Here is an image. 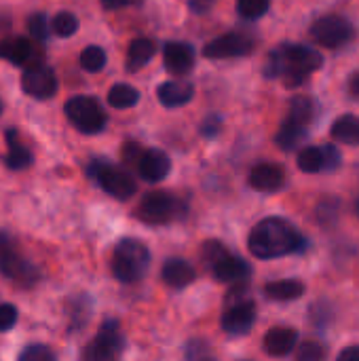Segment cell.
<instances>
[{"label": "cell", "instance_id": "cell-15", "mask_svg": "<svg viewBox=\"0 0 359 361\" xmlns=\"http://www.w3.org/2000/svg\"><path fill=\"white\" fill-rule=\"evenodd\" d=\"M298 345V332L288 326L271 328L264 336V351L271 357H284Z\"/></svg>", "mask_w": 359, "mask_h": 361}, {"label": "cell", "instance_id": "cell-29", "mask_svg": "<svg viewBox=\"0 0 359 361\" xmlns=\"http://www.w3.org/2000/svg\"><path fill=\"white\" fill-rule=\"evenodd\" d=\"M80 66L87 72H99V70H104V66H106V53H104V49H99L95 44L93 47H87L80 53Z\"/></svg>", "mask_w": 359, "mask_h": 361}, {"label": "cell", "instance_id": "cell-10", "mask_svg": "<svg viewBox=\"0 0 359 361\" xmlns=\"http://www.w3.org/2000/svg\"><path fill=\"white\" fill-rule=\"evenodd\" d=\"M0 275L15 279V281H21V283L34 279L30 264L21 258L15 243L2 233H0Z\"/></svg>", "mask_w": 359, "mask_h": 361}, {"label": "cell", "instance_id": "cell-38", "mask_svg": "<svg viewBox=\"0 0 359 361\" xmlns=\"http://www.w3.org/2000/svg\"><path fill=\"white\" fill-rule=\"evenodd\" d=\"M218 0H188V6L195 11V13H207Z\"/></svg>", "mask_w": 359, "mask_h": 361}, {"label": "cell", "instance_id": "cell-3", "mask_svg": "<svg viewBox=\"0 0 359 361\" xmlns=\"http://www.w3.org/2000/svg\"><path fill=\"white\" fill-rule=\"evenodd\" d=\"M150 267V252L138 239H123L112 254V275L121 283L140 281Z\"/></svg>", "mask_w": 359, "mask_h": 361}, {"label": "cell", "instance_id": "cell-9", "mask_svg": "<svg viewBox=\"0 0 359 361\" xmlns=\"http://www.w3.org/2000/svg\"><path fill=\"white\" fill-rule=\"evenodd\" d=\"M21 87L28 95L36 99H49L57 93V76L51 68L47 66H32L25 68L21 76Z\"/></svg>", "mask_w": 359, "mask_h": 361}, {"label": "cell", "instance_id": "cell-4", "mask_svg": "<svg viewBox=\"0 0 359 361\" xmlns=\"http://www.w3.org/2000/svg\"><path fill=\"white\" fill-rule=\"evenodd\" d=\"M182 214H184V205L165 190L148 192L140 201L135 212V216L146 224H167L171 220H178Z\"/></svg>", "mask_w": 359, "mask_h": 361}, {"label": "cell", "instance_id": "cell-13", "mask_svg": "<svg viewBox=\"0 0 359 361\" xmlns=\"http://www.w3.org/2000/svg\"><path fill=\"white\" fill-rule=\"evenodd\" d=\"M135 167H138V173H140L142 180H146V182H161V180L167 178L171 163H169V157L163 150L150 148V150H142L140 152V157L135 161Z\"/></svg>", "mask_w": 359, "mask_h": 361}, {"label": "cell", "instance_id": "cell-26", "mask_svg": "<svg viewBox=\"0 0 359 361\" xmlns=\"http://www.w3.org/2000/svg\"><path fill=\"white\" fill-rule=\"evenodd\" d=\"M313 114H315V106H313V102L309 97L298 95V97H294L290 102L288 121H292V123H296V125L307 129L311 125V121H313Z\"/></svg>", "mask_w": 359, "mask_h": 361}, {"label": "cell", "instance_id": "cell-1", "mask_svg": "<svg viewBox=\"0 0 359 361\" xmlns=\"http://www.w3.org/2000/svg\"><path fill=\"white\" fill-rule=\"evenodd\" d=\"M250 252L260 260H273L288 254H298L305 250L303 235L284 218L260 220L248 239Z\"/></svg>", "mask_w": 359, "mask_h": 361}, {"label": "cell", "instance_id": "cell-14", "mask_svg": "<svg viewBox=\"0 0 359 361\" xmlns=\"http://www.w3.org/2000/svg\"><path fill=\"white\" fill-rule=\"evenodd\" d=\"M286 184V171L277 163H260L250 171V186L260 192H275Z\"/></svg>", "mask_w": 359, "mask_h": 361}, {"label": "cell", "instance_id": "cell-8", "mask_svg": "<svg viewBox=\"0 0 359 361\" xmlns=\"http://www.w3.org/2000/svg\"><path fill=\"white\" fill-rule=\"evenodd\" d=\"M311 36L322 47L341 49L353 38V25L341 15H326L311 25Z\"/></svg>", "mask_w": 359, "mask_h": 361}, {"label": "cell", "instance_id": "cell-12", "mask_svg": "<svg viewBox=\"0 0 359 361\" xmlns=\"http://www.w3.org/2000/svg\"><path fill=\"white\" fill-rule=\"evenodd\" d=\"M256 322V305L252 300H241L229 307V311L222 315V330L229 334H248Z\"/></svg>", "mask_w": 359, "mask_h": 361}, {"label": "cell", "instance_id": "cell-30", "mask_svg": "<svg viewBox=\"0 0 359 361\" xmlns=\"http://www.w3.org/2000/svg\"><path fill=\"white\" fill-rule=\"evenodd\" d=\"M51 30H53L59 38H68V36H72V34L78 30V19H76L72 13L63 11V13H59V15L53 17Z\"/></svg>", "mask_w": 359, "mask_h": 361}, {"label": "cell", "instance_id": "cell-43", "mask_svg": "<svg viewBox=\"0 0 359 361\" xmlns=\"http://www.w3.org/2000/svg\"><path fill=\"white\" fill-rule=\"evenodd\" d=\"M0 110H2V104H0Z\"/></svg>", "mask_w": 359, "mask_h": 361}, {"label": "cell", "instance_id": "cell-27", "mask_svg": "<svg viewBox=\"0 0 359 361\" xmlns=\"http://www.w3.org/2000/svg\"><path fill=\"white\" fill-rule=\"evenodd\" d=\"M296 165L305 173H317L324 171V152L317 146H307L298 152Z\"/></svg>", "mask_w": 359, "mask_h": 361}, {"label": "cell", "instance_id": "cell-23", "mask_svg": "<svg viewBox=\"0 0 359 361\" xmlns=\"http://www.w3.org/2000/svg\"><path fill=\"white\" fill-rule=\"evenodd\" d=\"M6 146H8V150H6L4 163H6L8 169H25V167H30L32 152L19 142V137H17V133L13 129L6 131Z\"/></svg>", "mask_w": 359, "mask_h": 361}, {"label": "cell", "instance_id": "cell-34", "mask_svg": "<svg viewBox=\"0 0 359 361\" xmlns=\"http://www.w3.org/2000/svg\"><path fill=\"white\" fill-rule=\"evenodd\" d=\"M17 361H55V355L49 347L44 345H30L21 351Z\"/></svg>", "mask_w": 359, "mask_h": 361}, {"label": "cell", "instance_id": "cell-6", "mask_svg": "<svg viewBox=\"0 0 359 361\" xmlns=\"http://www.w3.org/2000/svg\"><path fill=\"white\" fill-rule=\"evenodd\" d=\"M123 332L116 322H106L95 338L83 349L80 361H121L123 355Z\"/></svg>", "mask_w": 359, "mask_h": 361}, {"label": "cell", "instance_id": "cell-32", "mask_svg": "<svg viewBox=\"0 0 359 361\" xmlns=\"http://www.w3.org/2000/svg\"><path fill=\"white\" fill-rule=\"evenodd\" d=\"M326 360V347L315 343V341H307L303 345H298L296 351V361H324Z\"/></svg>", "mask_w": 359, "mask_h": 361}, {"label": "cell", "instance_id": "cell-28", "mask_svg": "<svg viewBox=\"0 0 359 361\" xmlns=\"http://www.w3.org/2000/svg\"><path fill=\"white\" fill-rule=\"evenodd\" d=\"M138 99H140V93L133 89V87H129V85H114L110 91H108V102H110V106H114V108H133L135 104H138Z\"/></svg>", "mask_w": 359, "mask_h": 361}, {"label": "cell", "instance_id": "cell-19", "mask_svg": "<svg viewBox=\"0 0 359 361\" xmlns=\"http://www.w3.org/2000/svg\"><path fill=\"white\" fill-rule=\"evenodd\" d=\"M0 57L8 59L11 63H17V66H25V63H30L28 68L40 66L34 59V47L25 38H11V40L0 42Z\"/></svg>", "mask_w": 359, "mask_h": 361}, {"label": "cell", "instance_id": "cell-16", "mask_svg": "<svg viewBox=\"0 0 359 361\" xmlns=\"http://www.w3.org/2000/svg\"><path fill=\"white\" fill-rule=\"evenodd\" d=\"M165 68L176 74V76H182L186 72L193 70V63H195V53H193V47L186 44V42H169L165 47Z\"/></svg>", "mask_w": 359, "mask_h": 361}, {"label": "cell", "instance_id": "cell-40", "mask_svg": "<svg viewBox=\"0 0 359 361\" xmlns=\"http://www.w3.org/2000/svg\"><path fill=\"white\" fill-rule=\"evenodd\" d=\"M140 0H102L104 8L108 11H114V8H123V6H129V4H135Z\"/></svg>", "mask_w": 359, "mask_h": 361}, {"label": "cell", "instance_id": "cell-2", "mask_svg": "<svg viewBox=\"0 0 359 361\" xmlns=\"http://www.w3.org/2000/svg\"><path fill=\"white\" fill-rule=\"evenodd\" d=\"M322 55L305 44H284L269 55L264 74L269 78H284L290 87L303 85L309 74L322 68Z\"/></svg>", "mask_w": 359, "mask_h": 361}, {"label": "cell", "instance_id": "cell-24", "mask_svg": "<svg viewBox=\"0 0 359 361\" xmlns=\"http://www.w3.org/2000/svg\"><path fill=\"white\" fill-rule=\"evenodd\" d=\"M154 42L150 38H138L131 42L129 51H127V70L129 72H135L140 68H144L152 57H154Z\"/></svg>", "mask_w": 359, "mask_h": 361}, {"label": "cell", "instance_id": "cell-18", "mask_svg": "<svg viewBox=\"0 0 359 361\" xmlns=\"http://www.w3.org/2000/svg\"><path fill=\"white\" fill-rule=\"evenodd\" d=\"M159 99L163 106L167 108H178V106H184L193 99L195 95V89L190 82H184V80H169V82H163L157 91Z\"/></svg>", "mask_w": 359, "mask_h": 361}, {"label": "cell", "instance_id": "cell-42", "mask_svg": "<svg viewBox=\"0 0 359 361\" xmlns=\"http://www.w3.org/2000/svg\"><path fill=\"white\" fill-rule=\"evenodd\" d=\"M355 214H358V218H359V199H358V203H355Z\"/></svg>", "mask_w": 359, "mask_h": 361}, {"label": "cell", "instance_id": "cell-7", "mask_svg": "<svg viewBox=\"0 0 359 361\" xmlns=\"http://www.w3.org/2000/svg\"><path fill=\"white\" fill-rule=\"evenodd\" d=\"M91 178L97 180V184L114 199H121V201H127L135 195L138 186H135V180L121 167H114V165H108V163H93L91 169H89Z\"/></svg>", "mask_w": 359, "mask_h": 361}, {"label": "cell", "instance_id": "cell-31", "mask_svg": "<svg viewBox=\"0 0 359 361\" xmlns=\"http://www.w3.org/2000/svg\"><path fill=\"white\" fill-rule=\"evenodd\" d=\"M226 254H229V252H226V247H224L220 241H205L203 247H201V260H203L209 269H214Z\"/></svg>", "mask_w": 359, "mask_h": 361}, {"label": "cell", "instance_id": "cell-20", "mask_svg": "<svg viewBox=\"0 0 359 361\" xmlns=\"http://www.w3.org/2000/svg\"><path fill=\"white\" fill-rule=\"evenodd\" d=\"M163 281L176 290L186 288L195 281V269L182 258H171L163 264Z\"/></svg>", "mask_w": 359, "mask_h": 361}, {"label": "cell", "instance_id": "cell-33", "mask_svg": "<svg viewBox=\"0 0 359 361\" xmlns=\"http://www.w3.org/2000/svg\"><path fill=\"white\" fill-rule=\"evenodd\" d=\"M269 0H237V11L245 19H258L267 13Z\"/></svg>", "mask_w": 359, "mask_h": 361}, {"label": "cell", "instance_id": "cell-11", "mask_svg": "<svg viewBox=\"0 0 359 361\" xmlns=\"http://www.w3.org/2000/svg\"><path fill=\"white\" fill-rule=\"evenodd\" d=\"M252 47H254L252 38H248L245 34H239V32H231V34H224V36L212 40L209 44H205L203 53L209 59H229V57L248 55L252 51Z\"/></svg>", "mask_w": 359, "mask_h": 361}, {"label": "cell", "instance_id": "cell-17", "mask_svg": "<svg viewBox=\"0 0 359 361\" xmlns=\"http://www.w3.org/2000/svg\"><path fill=\"white\" fill-rule=\"evenodd\" d=\"M214 277L222 283H243L248 281L252 269L245 260H241L239 256H231L226 254L214 269H212Z\"/></svg>", "mask_w": 359, "mask_h": 361}, {"label": "cell", "instance_id": "cell-21", "mask_svg": "<svg viewBox=\"0 0 359 361\" xmlns=\"http://www.w3.org/2000/svg\"><path fill=\"white\" fill-rule=\"evenodd\" d=\"M303 294H305V286L298 279H279V281H271L264 286V296L277 302L298 300Z\"/></svg>", "mask_w": 359, "mask_h": 361}, {"label": "cell", "instance_id": "cell-36", "mask_svg": "<svg viewBox=\"0 0 359 361\" xmlns=\"http://www.w3.org/2000/svg\"><path fill=\"white\" fill-rule=\"evenodd\" d=\"M17 324V309L13 305H0V332L11 330Z\"/></svg>", "mask_w": 359, "mask_h": 361}, {"label": "cell", "instance_id": "cell-37", "mask_svg": "<svg viewBox=\"0 0 359 361\" xmlns=\"http://www.w3.org/2000/svg\"><path fill=\"white\" fill-rule=\"evenodd\" d=\"M324 171H332L341 165V152L334 146H324Z\"/></svg>", "mask_w": 359, "mask_h": 361}, {"label": "cell", "instance_id": "cell-25", "mask_svg": "<svg viewBox=\"0 0 359 361\" xmlns=\"http://www.w3.org/2000/svg\"><path fill=\"white\" fill-rule=\"evenodd\" d=\"M305 137H307V129L286 118V123H284V125L279 127V131H277L275 142H277V146H279L281 150H294Z\"/></svg>", "mask_w": 359, "mask_h": 361}, {"label": "cell", "instance_id": "cell-35", "mask_svg": "<svg viewBox=\"0 0 359 361\" xmlns=\"http://www.w3.org/2000/svg\"><path fill=\"white\" fill-rule=\"evenodd\" d=\"M28 27H30V34H32L36 40H47V38H49V30H51V25L47 23V17H44L42 13L32 15V17H30V21H28Z\"/></svg>", "mask_w": 359, "mask_h": 361}, {"label": "cell", "instance_id": "cell-39", "mask_svg": "<svg viewBox=\"0 0 359 361\" xmlns=\"http://www.w3.org/2000/svg\"><path fill=\"white\" fill-rule=\"evenodd\" d=\"M336 361H359V345H351V347L343 349Z\"/></svg>", "mask_w": 359, "mask_h": 361}, {"label": "cell", "instance_id": "cell-41", "mask_svg": "<svg viewBox=\"0 0 359 361\" xmlns=\"http://www.w3.org/2000/svg\"><path fill=\"white\" fill-rule=\"evenodd\" d=\"M347 89H349L351 97L359 99V72H355V74H351V76H349V85H347Z\"/></svg>", "mask_w": 359, "mask_h": 361}, {"label": "cell", "instance_id": "cell-22", "mask_svg": "<svg viewBox=\"0 0 359 361\" xmlns=\"http://www.w3.org/2000/svg\"><path fill=\"white\" fill-rule=\"evenodd\" d=\"M332 140L349 146H359V118L353 114H343L330 127Z\"/></svg>", "mask_w": 359, "mask_h": 361}, {"label": "cell", "instance_id": "cell-5", "mask_svg": "<svg viewBox=\"0 0 359 361\" xmlns=\"http://www.w3.org/2000/svg\"><path fill=\"white\" fill-rule=\"evenodd\" d=\"M66 116L80 133H99L106 127V112L97 99L76 95L66 102Z\"/></svg>", "mask_w": 359, "mask_h": 361}]
</instances>
